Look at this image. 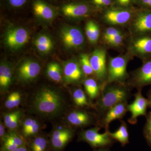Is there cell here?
Returning <instances> with one entry per match:
<instances>
[{
  "label": "cell",
  "instance_id": "14",
  "mask_svg": "<svg viewBox=\"0 0 151 151\" xmlns=\"http://www.w3.org/2000/svg\"><path fill=\"white\" fill-rule=\"evenodd\" d=\"M129 50L145 60L151 58V35L137 36L130 43Z\"/></svg>",
  "mask_w": 151,
  "mask_h": 151
},
{
  "label": "cell",
  "instance_id": "20",
  "mask_svg": "<svg viewBox=\"0 0 151 151\" xmlns=\"http://www.w3.org/2000/svg\"><path fill=\"white\" fill-rule=\"evenodd\" d=\"M13 69L10 63L2 61L0 65V90L1 93L6 92L12 83Z\"/></svg>",
  "mask_w": 151,
  "mask_h": 151
},
{
  "label": "cell",
  "instance_id": "41",
  "mask_svg": "<svg viewBox=\"0 0 151 151\" xmlns=\"http://www.w3.org/2000/svg\"><path fill=\"white\" fill-rule=\"evenodd\" d=\"M5 127L6 126L4 124V122L1 121L0 123V137L1 140L3 139L6 135L5 133Z\"/></svg>",
  "mask_w": 151,
  "mask_h": 151
},
{
  "label": "cell",
  "instance_id": "7",
  "mask_svg": "<svg viewBox=\"0 0 151 151\" xmlns=\"http://www.w3.org/2000/svg\"><path fill=\"white\" fill-rule=\"evenodd\" d=\"M131 30L137 36L151 35V9L144 8L134 15Z\"/></svg>",
  "mask_w": 151,
  "mask_h": 151
},
{
  "label": "cell",
  "instance_id": "45",
  "mask_svg": "<svg viewBox=\"0 0 151 151\" xmlns=\"http://www.w3.org/2000/svg\"><path fill=\"white\" fill-rule=\"evenodd\" d=\"M148 100H149V107L151 108V91L150 92V93L148 94Z\"/></svg>",
  "mask_w": 151,
  "mask_h": 151
},
{
  "label": "cell",
  "instance_id": "36",
  "mask_svg": "<svg viewBox=\"0 0 151 151\" xmlns=\"http://www.w3.org/2000/svg\"><path fill=\"white\" fill-rule=\"evenodd\" d=\"M122 32L119 29L115 27H109L103 33V38L106 41L115 36L122 33Z\"/></svg>",
  "mask_w": 151,
  "mask_h": 151
},
{
  "label": "cell",
  "instance_id": "4",
  "mask_svg": "<svg viewBox=\"0 0 151 151\" xmlns=\"http://www.w3.org/2000/svg\"><path fill=\"white\" fill-rule=\"evenodd\" d=\"M129 59L123 56L112 58L108 65V78L106 83H119L124 84L128 78L127 67Z\"/></svg>",
  "mask_w": 151,
  "mask_h": 151
},
{
  "label": "cell",
  "instance_id": "31",
  "mask_svg": "<svg viewBox=\"0 0 151 151\" xmlns=\"http://www.w3.org/2000/svg\"><path fill=\"white\" fill-rule=\"evenodd\" d=\"M79 62L85 77L94 75L90 63V56L87 54L81 55Z\"/></svg>",
  "mask_w": 151,
  "mask_h": 151
},
{
  "label": "cell",
  "instance_id": "21",
  "mask_svg": "<svg viewBox=\"0 0 151 151\" xmlns=\"http://www.w3.org/2000/svg\"><path fill=\"white\" fill-rule=\"evenodd\" d=\"M22 116V111L21 110H14L4 115L3 122L6 127L10 131H15L20 124Z\"/></svg>",
  "mask_w": 151,
  "mask_h": 151
},
{
  "label": "cell",
  "instance_id": "30",
  "mask_svg": "<svg viewBox=\"0 0 151 151\" xmlns=\"http://www.w3.org/2000/svg\"><path fill=\"white\" fill-rule=\"evenodd\" d=\"M48 142L44 136L36 137L30 144L31 151H45L47 149Z\"/></svg>",
  "mask_w": 151,
  "mask_h": 151
},
{
  "label": "cell",
  "instance_id": "19",
  "mask_svg": "<svg viewBox=\"0 0 151 151\" xmlns=\"http://www.w3.org/2000/svg\"><path fill=\"white\" fill-rule=\"evenodd\" d=\"M32 10L36 17L43 21H52L56 16L55 9L42 0L35 1L32 4Z\"/></svg>",
  "mask_w": 151,
  "mask_h": 151
},
{
  "label": "cell",
  "instance_id": "29",
  "mask_svg": "<svg viewBox=\"0 0 151 151\" xmlns=\"http://www.w3.org/2000/svg\"><path fill=\"white\" fill-rule=\"evenodd\" d=\"M1 140L2 142H9L19 147L25 145L24 137L22 135L19 134L15 131H10L9 133H6Z\"/></svg>",
  "mask_w": 151,
  "mask_h": 151
},
{
  "label": "cell",
  "instance_id": "27",
  "mask_svg": "<svg viewBox=\"0 0 151 151\" xmlns=\"http://www.w3.org/2000/svg\"><path fill=\"white\" fill-rule=\"evenodd\" d=\"M85 30L86 37L89 42L92 44L97 43L100 34L98 24L93 21H89L85 25Z\"/></svg>",
  "mask_w": 151,
  "mask_h": 151
},
{
  "label": "cell",
  "instance_id": "22",
  "mask_svg": "<svg viewBox=\"0 0 151 151\" xmlns=\"http://www.w3.org/2000/svg\"><path fill=\"white\" fill-rule=\"evenodd\" d=\"M85 92L89 100H92L97 99L101 93L103 86L100 84L94 78H87L83 81Z\"/></svg>",
  "mask_w": 151,
  "mask_h": 151
},
{
  "label": "cell",
  "instance_id": "25",
  "mask_svg": "<svg viewBox=\"0 0 151 151\" xmlns=\"http://www.w3.org/2000/svg\"><path fill=\"white\" fill-rule=\"evenodd\" d=\"M46 73L49 79L56 83H60L63 80V70L58 63H49L47 66Z\"/></svg>",
  "mask_w": 151,
  "mask_h": 151
},
{
  "label": "cell",
  "instance_id": "35",
  "mask_svg": "<svg viewBox=\"0 0 151 151\" xmlns=\"http://www.w3.org/2000/svg\"><path fill=\"white\" fill-rule=\"evenodd\" d=\"M37 119L32 117H27L23 120L22 124L21 133L22 136L29 129L30 127L37 121Z\"/></svg>",
  "mask_w": 151,
  "mask_h": 151
},
{
  "label": "cell",
  "instance_id": "28",
  "mask_svg": "<svg viewBox=\"0 0 151 151\" xmlns=\"http://www.w3.org/2000/svg\"><path fill=\"white\" fill-rule=\"evenodd\" d=\"M22 95L19 91H14L8 95L5 102L7 109H13L19 106L21 103Z\"/></svg>",
  "mask_w": 151,
  "mask_h": 151
},
{
  "label": "cell",
  "instance_id": "17",
  "mask_svg": "<svg viewBox=\"0 0 151 151\" xmlns=\"http://www.w3.org/2000/svg\"><path fill=\"white\" fill-rule=\"evenodd\" d=\"M63 80L68 84H77L83 80L84 75L79 61L70 60L63 64Z\"/></svg>",
  "mask_w": 151,
  "mask_h": 151
},
{
  "label": "cell",
  "instance_id": "12",
  "mask_svg": "<svg viewBox=\"0 0 151 151\" xmlns=\"http://www.w3.org/2000/svg\"><path fill=\"white\" fill-rule=\"evenodd\" d=\"M141 91V89L138 90L137 92L134 95V101L127 106L128 111L131 113L128 122L132 125L137 124L139 116L147 115V109L149 107V100L143 96Z\"/></svg>",
  "mask_w": 151,
  "mask_h": 151
},
{
  "label": "cell",
  "instance_id": "32",
  "mask_svg": "<svg viewBox=\"0 0 151 151\" xmlns=\"http://www.w3.org/2000/svg\"><path fill=\"white\" fill-rule=\"evenodd\" d=\"M143 133L147 142L151 147V111L147 116V121L144 127Z\"/></svg>",
  "mask_w": 151,
  "mask_h": 151
},
{
  "label": "cell",
  "instance_id": "39",
  "mask_svg": "<svg viewBox=\"0 0 151 151\" xmlns=\"http://www.w3.org/2000/svg\"><path fill=\"white\" fill-rule=\"evenodd\" d=\"M9 4L13 8L21 7L24 5L27 0H7Z\"/></svg>",
  "mask_w": 151,
  "mask_h": 151
},
{
  "label": "cell",
  "instance_id": "23",
  "mask_svg": "<svg viewBox=\"0 0 151 151\" xmlns=\"http://www.w3.org/2000/svg\"><path fill=\"white\" fill-rule=\"evenodd\" d=\"M34 44L38 51L43 54L50 52L54 47V42L52 39L45 34L37 36L35 39Z\"/></svg>",
  "mask_w": 151,
  "mask_h": 151
},
{
  "label": "cell",
  "instance_id": "13",
  "mask_svg": "<svg viewBox=\"0 0 151 151\" xmlns=\"http://www.w3.org/2000/svg\"><path fill=\"white\" fill-rule=\"evenodd\" d=\"M40 65L38 63L32 60H25L17 67V77L21 82L28 83L35 79L40 73Z\"/></svg>",
  "mask_w": 151,
  "mask_h": 151
},
{
  "label": "cell",
  "instance_id": "5",
  "mask_svg": "<svg viewBox=\"0 0 151 151\" xmlns=\"http://www.w3.org/2000/svg\"><path fill=\"white\" fill-rule=\"evenodd\" d=\"M60 36L63 43L68 49L80 48L84 43V34L79 28L65 25L60 30Z\"/></svg>",
  "mask_w": 151,
  "mask_h": 151
},
{
  "label": "cell",
  "instance_id": "42",
  "mask_svg": "<svg viewBox=\"0 0 151 151\" xmlns=\"http://www.w3.org/2000/svg\"><path fill=\"white\" fill-rule=\"evenodd\" d=\"M139 2L144 8H151V0H139Z\"/></svg>",
  "mask_w": 151,
  "mask_h": 151
},
{
  "label": "cell",
  "instance_id": "26",
  "mask_svg": "<svg viewBox=\"0 0 151 151\" xmlns=\"http://www.w3.org/2000/svg\"><path fill=\"white\" fill-rule=\"evenodd\" d=\"M72 99L74 104L78 108L91 107L92 105L90 103L89 97L86 92L80 88H76L72 91Z\"/></svg>",
  "mask_w": 151,
  "mask_h": 151
},
{
  "label": "cell",
  "instance_id": "8",
  "mask_svg": "<svg viewBox=\"0 0 151 151\" xmlns=\"http://www.w3.org/2000/svg\"><path fill=\"white\" fill-rule=\"evenodd\" d=\"M66 121L72 127L83 128L94 124L99 126L100 117L97 114H94L82 109H76L68 113Z\"/></svg>",
  "mask_w": 151,
  "mask_h": 151
},
{
  "label": "cell",
  "instance_id": "37",
  "mask_svg": "<svg viewBox=\"0 0 151 151\" xmlns=\"http://www.w3.org/2000/svg\"><path fill=\"white\" fill-rule=\"evenodd\" d=\"M93 6L100 8H105L111 6L113 3V0H89Z\"/></svg>",
  "mask_w": 151,
  "mask_h": 151
},
{
  "label": "cell",
  "instance_id": "18",
  "mask_svg": "<svg viewBox=\"0 0 151 151\" xmlns=\"http://www.w3.org/2000/svg\"><path fill=\"white\" fill-rule=\"evenodd\" d=\"M128 102H122L114 105L108 109L100 118L99 126L105 131L109 130L111 122L115 120H121L128 112Z\"/></svg>",
  "mask_w": 151,
  "mask_h": 151
},
{
  "label": "cell",
  "instance_id": "3",
  "mask_svg": "<svg viewBox=\"0 0 151 151\" xmlns=\"http://www.w3.org/2000/svg\"><path fill=\"white\" fill-rule=\"evenodd\" d=\"M101 128L96 126L93 128L83 130L79 133L78 140L86 142L93 148L110 147L114 144L113 140L109 134V130L105 131L102 134L99 132Z\"/></svg>",
  "mask_w": 151,
  "mask_h": 151
},
{
  "label": "cell",
  "instance_id": "2",
  "mask_svg": "<svg viewBox=\"0 0 151 151\" xmlns=\"http://www.w3.org/2000/svg\"><path fill=\"white\" fill-rule=\"evenodd\" d=\"M130 88L122 83H106L103 86L94 105L100 118L114 105L122 102H128L131 94Z\"/></svg>",
  "mask_w": 151,
  "mask_h": 151
},
{
  "label": "cell",
  "instance_id": "10",
  "mask_svg": "<svg viewBox=\"0 0 151 151\" xmlns=\"http://www.w3.org/2000/svg\"><path fill=\"white\" fill-rule=\"evenodd\" d=\"M133 12L130 9L120 7L109 8L104 12L103 19L108 24L121 25L126 24L132 20Z\"/></svg>",
  "mask_w": 151,
  "mask_h": 151
},
{
  "label": "cell",
  "instance_id": "43",
  "mask_svg": "<svg viewBox=\"0 0 151 151\" xmlns=\"http://www.w3.org/2000/svg\"><path fill=\"white\" fill-rule=\"evenodd\" d=\"M109 147L100 148L97 149L95 151H110Z\"/></svg>",
  "mask_w": 151,
  "mask_h": 151
},
{
  "label": "cell",
  "instance_id": "38",
  "mask_svg": "<svg viewBox=\"0 0 151 151\" xmlns=\"http://www.w3.org/2000/svg\"><path fill=\"white\" fill-rule=\"evenodd\" d=\"M19 147L18 146L9 142H3L1 151H14Z\"/></svg>",
  "mask_w": 151,
  "mask_h": 151
},
{
  "label": "cell",
  "instance_id": "9",
  "mask_svg": "<svg viewBox=\"0 0 151 151\" xmlns=\"http://www.w3.org/2000/svg\"><path fill=\"white\" fill-rule=\"evenodd\" d=\"M29 34L22 27H13L7 30L4 37L6 46L12 50H17L28 42Z\"/></svg>",
  "mask_w": 151,
  "mask_h": 151
},
{
  "label": "cell",
  "instance_id": "15",
  "mask_svg": "<svg viewBox=\"0 0 151 151\" xmlns=\"http://www.w3.org/2000/svg\"><path fill=\"white\" fill-rule=\"evenodd\" d=\"M91 10L89 4L84 1L66 3L60 9L63 15L71 19L83 18L87 16L90 14Z\"/></svg>",
  "mask_w": 151,
  "mask_h": 151
},
{
  "label": "cell",
  "instance_id": "40",
  "mask_svg": "<svg viewBox=\"0 0 151 151\" xmlns=\"http://www.w3.org/2000/svg\"><path fill=\"white\" fill-rule=\"evenodd\" d=\"M135 0H115L117 4L120 7L129 8L134 2Z\"/></svg>",
  "mask_w": 151,
  "mask_h": 151
},
{
  "label": "cell",
  "instance_id": "1",
  "mask_svg": "<svg viewBox=\"0 0 151 151\" xmlns=\"http://www.w3.org/2000/svg\"><path fill=\"white\" fill-rule=\"evenodd\" d=\"M64 100L62 94L55 89L44 87L35 94L33 108L38 114L47 118L58 116L64 108Z\"/></svg>",
  "mask_w": 151,
  "mask_h": 151
},
{
  "label": "cell",
  "instance_id": "6",
  "mask_svg": "<svg viewBox=\"0 0 151 151\" xmlns=\"http://www.w3.org/2000/svg\"><path fill=\"white\" fill-rule=\"evenodd\" d=\"M91 66L94 76L102 86L106 84L108 78V66L106 64V52L104 49H96L90 56Z\"/></svg>",
  "mask_w": 151,
  "mask_h": 151
},
{
  "label": "cell",
  "instance_id": "24",
  "mask_svg": "<svg viewBox=\"0 0 151 151\" xmlns=\"http://www.w3.org/2000/svg\"><path fill=\"white\" fill-rule=\"evenodd\" d=\"M109 134L113 140L119 142L122 147L129 143L128 126L124 121H121V125L118 130L114 132L109 131Z\"/></svg>",
  "mask_w": 151,
  "mask_h": 151
},
{
  "label": "cell",
  "instance_id": "11",
  "mask_svg": "<svg viewBox=\"0 0 151 151\" xmlns=\"http://www.w3.org/2000/svg\"><path fill=\"white\" fill-rule=\"evenodd\" d=\"M148 85H151V58L145 60L142 65L133 72L128 84L138 90Z\"/></svg>",
  "mask_w": 151,
  "mask_h": 151
},
{
  "label": "cell",
  "instance_id": "16",
  "mask_svg": "<svg viewBox=\"0 0 151 151\" xmlns=\"http://www.w3.org/2000/svg\"><path fill=\"white\" fill-rule=\"evenodd\" d=\"M74 135V130L70 127H55L50 135V144L52 149L55 151L61 150L72 139Z\"/></svg>",
  "mask_w": 151,
  "mask_h": 151
},
{
  "label": "cell",
  "instance_id": "33",
  "mask_svg": "<svg viewBox=\"0 0 151 151\" xmlns=\"http://www.w3.org/2000/svg\"><path fill=\"white\" fill-rule=\"evenodd\" d=\"M42 129V124L40 122L37 121L30 127L27 132L22 135V136L25 138L34 137L40 132Z\"/></svg>",
  "mask_w": 151,
  "mask_h": 151
},
{
  "label": "cell",
  "instance_id": "34",
  "mask_svg": "<svg viewBox=\"0 0 151 151\" xmlns=\"http://www.w3.org/2000/svg\"><path fill=\"white\" fill-rule=\"evenodd\" d=\"M124 41V36L123 33L115 36L106 41V42L109 45L112 46L118 47L123 44Z\"/></svg>",
  "mask_w": 151,
  "mask_h": 151
},
{
  "label": "cell",
  "instance_id": "44",
  "mask_svg": "<svg viewBox=\"0 0 151 151\" xmlns=\"http://www.w3.org/2000/svg\"><path fill=\"white\" fill-rule=\"evenodd\" d=\"M19 151H29L25 145L20 146L19 147Z\"/></svg>",
  "mask_w": 151,
  "mask_h": 151
}]
</instances>
